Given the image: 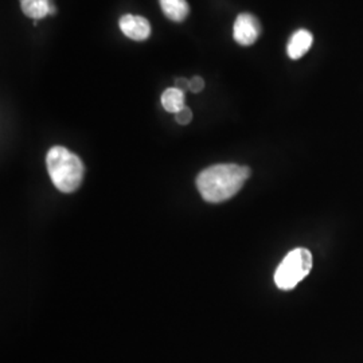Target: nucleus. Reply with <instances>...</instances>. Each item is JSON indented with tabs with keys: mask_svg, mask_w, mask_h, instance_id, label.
Returning <instances> with one entry per match:
<instances>
[{
	"mask_svg": "<svg viewBox=\"0 0 363 363\" xmlns=\"http://www.w3.org/2000/svg\"><path fill=\"white\" fill-rule=\"evenodd\" d=\"M52 6V0H21L22 11L34 21L43 19L45 16L50 15Z\"/></svg>",
	"mask_w": 363,
	"mask_h": 363,
	"instance_id": "8",
	"label": "nucleus"
},
{
	"mask_svg": "<svg viewBox=\"0 0 363 363\" xmlns=\"http://www.w3.org/2000/svg\"><path fill=\"white\" fill-rule=\"evenodd\" d=\"M313 37L308 30H298L292 34V37L288 42L286 46V54L291 60H298L301 58L306 52L311 49Z\"/></svg>",
	"mask_w": 363,
	"mask_h": 363,
	"instance_id": "6",
	"label": "nucleus"
},
{
	"mask_svg": "<svg viewBox=\"0 0 363 363\" xmlns=\"http://www.w3.org/2000/svg\"><path fill=\"white\" fill-rule=\"evenodd\" d=\"M162 105L169 113H178L186 105H184V93L178 88H169L162 94Z\"/></svg>",
	"mask_w": 363,
	"mask_h": 363,
	"instance_id": "9",
	"label": "nucleus"
},
{
	"mask_svg": "<svg viewBox=\"0 0 363 363\" xmlns=\"http://www.w3.org/2000/svg\"><path fill=\"white\" fill-rule=\"evenodd\" d=\"M312 269L311 252L296 247L286 255L274 273V283L283 291H291L306 279Z\"/></svg>",
	"mask_w": 363,
	"mask_h": 363,
	"instance_id": "3",
	"label": "nucleus"
},
{
	"mask_svg": "<svg viewBox=\"0 0 363 363\" xmlns=\"http://www.w3.org/2000/svg\"><path fill=\"white\" fill-rule=\"evenodd\" d=\"M252 171L247 166L234 163L216 164L203 169L196 178L198 191L210 203H220L237 194Z\"/></svg>",
	"mask_w": 363,
	"mask_h": 363,
	"instance_id": "1",
	"label": "nucleus"
},
{
	"mask_svg": "<svg viewBox=\"0 0 363 363\" xmlns=\"http://www.w3.org/2000/svg\"><path fill=\"white\" fill-rule=\"evenodd\" d=\"M175 120H177V123L181 124V125L190 124L191 120H193V112H191V109L187 108V106H184L182 111H179V112L175 115Z\"/></svg>",
	"mask_w": 363,
	"mask_h": 363,
	"instance_id": "10",
	"label": "nucleus"
},
{
	"mask_svg": "<svg viewBox=\"0 0 363 363\" xmlns=\"http://www.w3.org/2000/svg\"><path fill=\"white\" fill-rule=\"evenodd\" d=\"M175 88H178L183 93L186 91H190V81L184 77L177 78L175 79Z\"/></svg>",
	"mask_w": 363,
	"mask_h": 363,
	"instance_id": "12",
	"label": "nucleus"
},
{
	"mask_svg": "<svg viewBox=\"0 0 363 363\" xmlns=\"http://www.w3.org/2000/svg\"><path fill=\"white\" fill-rule=\"evenodd\" d=\"M205 88V81L203 78L199 77V76H194V77L190 79V91L193 93H199V91H203Z\"/></svg>",
	"mask_w": 363,
	"mask_h": 363,
	"instance_id": "11",
	"label": "nucleus"
},
{
	"mask_svg": "<svg viewBox=\"0 0 363 363\" xmlns=\"http://www.w3.org/2000/svg\"><path fill=\"white\" fill-rule=\"evenodd\" d=\"M163 13L172 22H183L189 13L190 6L186 0H159Z\"/></svg>",
	"mask_w": 363,
	"mask_h": 363,
	"instance_id": "7",
	"label": "nucleus"
},
{
	"mask_svg": "<svg viewBox=\"0 0 363 363\" xmlns=\"http://www.w3.org/2000/svg\"><path fill=\"white\" fill-rule=\"evenodd\" d=\"M261 34L259 19L252 13H240L234 22L233 38L241 46L253 45Z\"/></svg>",
	"mask_w": 363,
	"mask_h": 363,
	"instance_id": "4",
	"label": "nucleus"
},
{
	"mask_svg": "<svg viewBox=\"0 0 363 363\" xmlns=\"http://www.w3.org/2000/svg\"><path fill=\"white\" fill-rule=\"evenodd\" d=\"M46 167L52 184L65 194L74 193L84 179V163L65 147H52L46 155Z\"/></svg>",
	"mask_w": 363,
	"mask_h": 363,
	"instance_id": "2",
	"label": "nucleus"
},
{
	"mask_svg": "<svg viewBox=\"0 0 363 363\" xmlns=\"http://www.w3.org/2000/svg\"><path fill=\"white\" fill-rule=\"evenodd\" d=\"M118 26L125 37H128L132 40H136V42L145 40L151 35L150 22L139 15L127 13V15L121 16Z\"/></svg>",
	"mask_w": 363,
	"mask_h": 363,
	"instance_id": "5",
	"label": "nucleus"
}]
</instances>
